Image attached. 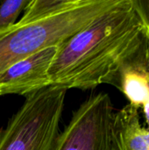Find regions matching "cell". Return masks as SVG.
I'll list each match as a JSON object with an SVG mask.
<instances>
[{
    "label": "cell",
    "instance_id": "obj_1",
    "mask_svg": "<svg viewBox=\"0 0 149 150\" xmlns=\"http://www.w3.org/2000/svg\"><path fill=\"white\" fill-rule=\"evenodd\" d=\"M147 40L135 0H113L87 26L58 46L48 69L52 85L81 91L116 87L122 65Z\"/></svg>",
    "mask_w": 149,
    "mask_h": 150
},
{
    "label": "cell",
    "instance_id": "obj_3",
    "mask_svg": "<svg viewBox=\"0 0 149 150\" xmlns=\"http://www.w3.org/2000/svg\"><path fill=\"white\" fill-rule=\"evenodd\" d=\"M67 91L51 85L25 97L0 128V150H55Z\"/></svg>",
    "mask_w": 149,
    "mask_h": 150
},
{
    "label": "cell",
    "instance_id": "obj_9",
    "mask_svg": "<svg viewBox=\"0 0 149 150\" xmlns=\"http://www.w3.org/2000/svg\"><path fill=\"white\" fill-rule=\"evenodd\" d=\"M135 3L146 25L147 37L149 42V0H135Z\"/></svg>",
    "mask_w": 149,
    "mask_h": 150
},
{
    "label": "cell",
    "instance_id": "obj_4",
    "mask_svg": "<svg viewBox=\"0 0 149 150\" xmlns=\"http://www.w3.org/2000/svg\"><path fill=\"white\" fill-rule=\"evenodd\" d=\"M114 117L113 104L107 93L90 96L61 131L55 150H120Z\"/></svg>",
    "mask_w": 149,
    "mask_h": 150
},
{
    "label": "cell",
    "instance_id": "obj_5",
    "mask_svg": "<svg viewBox=\"0 0 149 150\" xmlns=\"http://www.w3.org/2000/svg\"><path fill=\"white\" fill-rule=\"evenodd\" d=\"M58 46L47 47L10 67L0 76V96L27 97L52 85L48 69Z\"/></svg>",
    "mask_w": 149,
    "mask_h": 150
},
{
    "label": "cell",
    "instance_id": "obj_6",
    "mask_svg": "<svg viewBox=\"0 0 149 150\" xmlns=\"http://www.w3.org/2000/svg\"><path fill=\"white\" fill-rule=\"evenodd\" d=\"M116 88L129 100L133 106L141 109L146 127L149 129V42L146 41L141 49L121 67Z\"/></svg>",
    "mask_w": 149,
    "mask_h": 150
},
{
    "label": "cell",
    "instance_id": "obj_7",
    "mask_svg": "<svg viewBox=\"0 0 149 150\" xmlns=\"http://www.w3.org/2000/svg\"><path fill=\"white\" fill-rule=\"evenodd\" d=\"M141 120L140 109L130 104L115 112L114 127L120 150H149V129Z\"/></svg>",
    "mask_w": 149,
    "mask_h": 150
},
{
    "label": "cell",
    "instance_id": "obj_8",
    "mask_svg": "<svg viewBox=\"0 0 149 150\" xmlns=\"http://www.w3.org/2000/svg\"><path fill=\"white\" fill-rule=\"evenodd\" d=\"M31 0H5L0 2V31L17 22L19 14L25 11Z\"/></svg>",
    "mask_w": 149,
    "mask_h": 150
},
{
    "label": "cell",
    "instance_id": "obj_2",
    "mask_svg": "<svg viewBox=\"0 0 149 150\" xmlns=\"http://www.w3.org/2000/svg\"><path fill=\"white\" fill-rule=\"evenodd\" d=\"M113 0H77L47 17L24 11L13 25L0 31V76L18 62L53 46H60L105 11Z\"/></svg>",
    "mask_w": 149,
    "mask_h": 150
}]
</instances>
